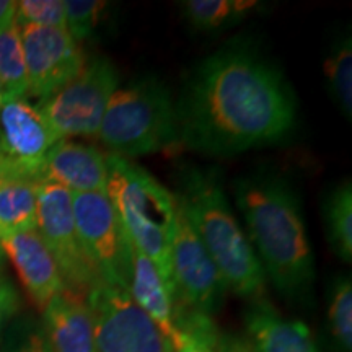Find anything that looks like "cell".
<instances>
[{"instance_id": "obj_25", "label": "cell", "mask_w": 352, "mask_h": 352, "mask_svg": "<svg viewBox=\"0 0 352 352\" xmlns=\"http://www.w3.org/2000/svg\"><path fill=\"white\" fill-rule=\"evenodd\" d=\"M19 25L65 28L64 0H21L16 2Z\"/></svg>"}, {"instance_id": "obj_14", "label": "cell", "mask_w": 352, "mask_h": 352, "mask_svg": "<svg viewBox=\"0 0 352 352\" xmlns=\"http://www.w3.org/2000/svg\"><path fill=\"white\" fill-rule=\"evenodd\" d=\"M107 155L91 145L59 140L47 152L43 182H52L70 192L107 191Z\"/></svg>"}, {"instance_id": "obj_13", "label": "cell", "mask_w": 352, "mask_h": 352, "mask_svg": "<svg viewBox=\"0 0 352 352\" xmlns=\"http://www.w3.org/2000/svg\"><path fill=\"white\" fill-rule=\"evenodd\" d=\"M0 248L12 261L25 290L39 310H44L51 298L65 289L59 266L36 228L2 236Z\"/></svg>"}, {"instance_id": "obj_3", "label": "cell", "mask_w": 352, "mask_h": 352, "mask_svg": "<svg viewBox=\"0 0 352 352\" xmlns=\"http://www.w3.org/2000/svg\"><path fill=\"white\" fill-rule=\"evenodd\" d=\"M175 197L209 253L226 289L246 300H261L266 274L215 171L184 168Z\"/></svg>"}, {"instance_id": "obj_17", "label": "cell", "mask_w": 352, "mask_h": 352, "mask_svg": "<svg viewBox=\"0 0 352 352\" xmlns=\"http://www.w3.org/2000/svg\"><path fill=\"white\" fill-rule=\"evenodd\" d=\"M127 292L138 305L155 321L166 341L176 334V302L173 284L151 258L132 246Z\"/></svg>"}, {"instance_id": "obj_23", "label": "cell", "mask_w": 352, "mask_h": 352, "mask_svg": "<svg viewBox=\"0 0 352 352\" xmlns=\"http://www.w3.org/2000/svg\"><path fill=\"white\" fill-rule=\"evenodd\" d=\"M328 324L342 352L352 351V283L349 276L334 280L328 296Z\"/></svg>"}, {"instance_id": "obj_27", "label": "cell", "mask_w": 352, "mask_h": 352, "mask_svg": "<svg viewBox=\"0 0 352 352\" xmlns=\"http://www.w3.org/2000/svg\"><path fill=\"white\" fill-rule=\"evenodd\" d=\"M168 352H210L209 344L195 334L176 329V334L168 341Z\"/></svg>"}, {"instance_id": "obj_7", "label": "cell", "mask_w": 352, "mask_h": 352, "mask_svg": "<svg viewBox=\"0 0 352 352\" xmlns=\"http://www.w3.org/2000/svg\"><path fill=\"white\" fill-rule=\"evenodd\" d=\"M85 298L98 352H168L164 333L127 289L100 283Z\"/></svg>"}, {"instance_id": "obj_31", "label": "cell", "mask_w": 352, "mask_h": 352, "mask_svg": "<svg viewBox=\"0 0 352 352\" xmlns=\"http://www.w3.org/2000/svg\"><path fill=\"white\" fill-rule=\"evenodd\" d=\"M7 98H8V96H7L6 88H3L2 83H0V107H2V103H3V101H6Z\"/></svg>"}, {"instance_id": "obj_6", "label": "cell", "mask_w": 352, "mask_h": 352, "mask_svg": "<svg viewBox=\"0 0 352 352\" xmlns=\"http://www.w3.org/2000/svg\"><path fill=\"white\" fill-rule=\"evenodd\" d=\"M120 76L107 57L87 60L85 67L63 88L38 101L36 107L60 140L90 138L100 131Z\"/></svg>"}, {"instance_id": "obj_20", "label": "cell", "mask_w": 352, "mask_h": 352, "mask_svg": "<svg viewBox=\"0 0 352 352\" xmlns=\"http://www.w3.org/2000/svg\"><path fill=\"white\" fill-rule=\"evenodd\" d=\"M0 83L6 88L7 96L28 94L25 52L16 19L0 28Z\"/></svg>"}, {"instance_id": "obj_11", "label": "cell", "mask_w": 352, "mask_h": 352, "mask_svg": "<svg viewBox=\"0 0 352 352\" xmlns=\"http://www.w3.org/2000/svg\"><path fill=\"white\" fill-rule=\"evenodd\" d=\"M170 274L176 314L191 311L212 316L217 311L227 292L226 284L179 206L170 246Z\"/></svg>"}, {"instance_id": "obj_19", "label": "cell", "mask_w": 352, "mask_h": 352, "mask_svg": "<svg viewBox=\"0 0 352 352\" xmlns=\"http://www.w3.org/2000/svg\"><path fill=\"white\" fill-rule=\"evenodd\" d=\"M329 245L344 263L352 261V186L344 179L329 192L323 208Z\"/></svg>"}, {"instance_id": "obj_29", "label": "cell", "mask_w": 352, "mask_h": 352, "mask_svg": "<svg viewBox=\"0 0 352 352\" xmlns=\"http://www.w3.org/2000/svg\"><path fill=\"white\" fill-rule=\"evenodd\" d=\"M10 352H52L44 331H30Z\"/></svg>"}, {"instance_id": "obj_8", "label": "cell", "mask_w": 352, "mask_h": 352, "mask_svg": "<svg viewBox=\"0 0 352 352\" xmlns=\"http://www.w3.org/2000/svg\"><path fill=\"white\" fill-rule=\"evenodd\" d=\"M36 230L54 256L65 289L85 296L103 283L98 271L87 258L78 240L72 210V192L52 182H41L36 188Z\"/></svg>"}, {"instance_id": "obj_15", "label": "cell", "mask_w": 352, "mask_h": 352, "mask_svg": "<svg viewBox=\"0 0 352 352\" xmlns=\"http://www.w3.org/2000/svg\"><path fill=\"white\" fill-rule=\"evenodd\" d=\"M245 329L254 352H323L303 321L285 318L266 298L250 303Z\"/></svg>"}, {"instance_id": "obj_9", "label": "cell", "mask_w": 352, "mask_h": 352, "mask_svg": "<svg viewBox=\"0 0 352 352\" xmlns=\"http://www.w3.org/2000/svg\"><path fill=\"white\" fill-rule=\"evenodd\" d=\"M36 104L8 96L0 107V182H43L47 152L59 142Z\"/></svg>"}, {"instance_id": "obj_12", "label": "cell", "mask_w": 352, "mask_h": 352, "mask_svg": "<svg viewBox=\"0 0 352 352\" xmlns=\"http://www.w3.org/2000/svg\"><path fill=\"white\" fill-rule=\"evenodd\" d=\"M28 95L41 101L63 88L85 67L82 46L65 28L20 25Z\"/></svg>"}, {"instance_id": "obj_28", "label": "cell", "mask_w": 352, "mask_h": 352, "mask_svg": "<svg viewBox=\"0 0 352 352\" xmlns=\"http://www.w3.org/2000/svg\"><path fill=\"white\" fill-rule=\"evenodd\" d=\"M210 352H254V349L246 341V338L235 336L230 333L219 331L212 344L209 347Z\"/></svg>"}, {"instance_id": "obj_26", "label": "cell", "mask_w": 352, "mask_h": 352, "mask_svg": "<svg viewBox=\"0 0 352 352\" xmlns=\"http://www.w3.org/2000/svg\"><path fill=\"white\" fill-rule=\"evenodd\" d=\"M16 307H19V297H16L15 289L0 274V338H2L7 321L15 314Z\"/></svg>"}, {"instance_id": "obj_16", "label": "cell", "mask_w": 352, "mask_h": 352, "mask_svg": "<svg viewBox=\"0 0 352 352\" xmlns=\"http://www.w3.org/2000/svg\"><path fill=\"white\" fill-rule=\"evenodd\" d=\"M43 311L44 336L52 352H98L85 296L64 289Z\"/></svg>"}, {"instance_id": "obj_18", "label": "cell", "mask_w": 352, "mask_h": 352, "mask_svg": "<svg viewBox=\"0 0 352 352\" xmlns=\"http://www.w3.org/2000/svg\"><path fill=\"white\" fill-rule=\"evenodd\" d=\"M36 183L0 182V239L10 233L36 228Z\"/></svg>"}, {"instance_id": "obj_21", "label": "cell", "mask_w": 352, "mask_h": 352, "mask_svg": "<svg viewBox=\"0 0 352 352\" xmlns=\"http://www.w3.org/2000/svg\"><path fill=\"white\" fill-rule=\"evenodd\" d=\"M324 77L331 90V96L351 121L352 116V41L351 34H344L333 43L327 60Z\"/></svg>"}, {"instance_id": "obj_5", "label": "cell", "mask_w": 352, "mask_h": 352, "mask_svg": "<svg viewBox=\"0 0 352 352\" xmlns=\"http://www.w3.org/2000/svg\"><path fill=\"white\" fill-rule=\"evenodd\" d=\"M98 139L114 155L134 158L179 144L176 104L168 88L147 77L114 91Z\"/></svg>"}, {"instance_id": "obj_10", "label": "cell", "mask_w": 352, "mask_h": 352, "mask_svg": "<svg viewBox=\"0 0 352 352\" xmlns=\"http://www.w3.org/2000/svg\"><path fill=\"white\" fill-rule=\"evenodd\" d=\"M72 210L83 252L103 283L126 289L132 243L107 192H72Z\"/></svg>"}, {"instance_id": "obj_1", "label": "cell", "mask_w": 352, "mask_h": 352, "mask_svg": "<svg viewBox=\"0 0 352 352\" xmlns=\"http://www.w3.org/2000/svg\"><path fill=\"white\" fill-rule=\"evenodd\" d=\"M175 104L179 144L212 157L280 142L297 121L296 96L280 70L243 43L206 57Z\"/></svg>"}, {"instance_id": "obj_30", "label": "cell", "mask_w": 352, "mask_h": 352, "mask_svg": "<svg viewBox=\"0 0 352 352\" xmlns=\"http://www.w3.org/2000/svg\"><path fill=\"white\" fill-rule=\"evenodd\" d=\"M16 2L13 0H0V28L10 23L15 19Z\"/></svg>"}, {"instance_id": "obj_24", "label": "cell", "mask_w": 352, "mask_h": 352, "mask_svg": "<svg viewBox=\"0 0 352 352\" xmlns=\"http://www.w3.org/2000/svg\"><path fill=\"white\" fill-rule=\"evenodd\" d=\"M65 30L80 44L87 39L103 19L108 2L101 0H64Z\"/></svg>"}, {"instance_id": "obj_22", "label": "cell", "mask_w": 352, "mask_h": 352, "mask_svg": "<svg viewBox=\"0 0 352 352\" xmlns=\"http://www.w3.org/2000/svg\"><path fill=\"white\" fill-rule=\"evenodd\" d=\"M256 6L253 0H188L183 8L188 21L196 30L210 32L227 25L230 20H240Z\"/></svg>"}, {"instance_id": "obj_2", "label": "cell", "mask_w": 352, "mask_h": 352, "mask_svg": "<svg viewBox=\"0 0 352 352\" xmlns=\"http://www.w3.org/2000/svg\"><path fill=\"white\" fill-rule=\"evenodd\" d=\"M246 236L277 292L290 302L310 296L315 256L300 201L283 176L254 173L235 184Z\"/></svg>"}, {"instance_id": "obj_4", "label": "cell", "mask_w": 352, "mask_h": 352, "mask_svg": "<svg viewBox=\"0 0 352 352\" xmlns=\"http://www.w3.org/2000/svg\"><path fill=\"white\" fill-rule=\"evenodd\" d=\"M107 196L134 248L171 280L170 246L178 202L155 176L127 158L107 155Z\"/></svg>"}]
</instances>
